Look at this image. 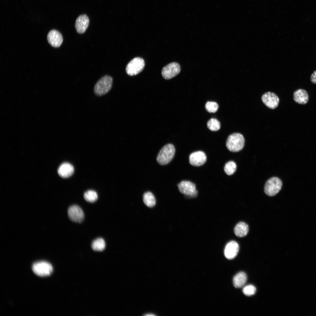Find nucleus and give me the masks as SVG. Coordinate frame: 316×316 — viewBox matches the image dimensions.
<instances>
[{"label": "nucleus", "mask_w": 316, "mask_h": 316, "mask_svg": "<svg viewBox=\"0 0 316 316\" xmlns=\"http://www.w3.org/2000/svg\"><path fill=\"white\" fill-rule=\"evenodd\" d=\"M281 180L277 177H273L266 182L264 191L267 195L272 196L276 194L280 190L282 186Z\"/></svg>", "instance_id": "obj_4"}, {"label": "nucleus", "mask_w": 316, "mask_h": 316, "mask_svg": "<svg viewBox=\"0 0 316 316\" xmlns=\"http://www.w3.org/2000/svg\"><path fill=\"white\" fill-rule=\"evenodd\" d=\"M143 200L144 204L148 207H152L156 204V200L154 195L150 192H147L143 195Z\"/></svg>", "instance_id": "obj_20"}, {"label": "nucleus", "mask_w": 316, "mask_h": 316, "mask_svg": "<svg viewBox=\"0 0 316 316\" xmlns=\"http://www.w3.org/2000/svg\"><path fill=\"white\" fill-rule=\"evenodd\" d=\"M91 247L94 251H102L104 250L106 247L105 241L102 238H97L94 240L92 242Z\"/></svg>", "instance_id": "obj_19"}, {"label": "nucleus", "mask_w": 316, "mask_h": 316, "mask_svg": "<svg viewBox=\"0 0 316 316\" xmlns=\"http://www.w3.org/2000/svg\"><path fill=\"white\" fill-rule=\"evenodd\" d=\"M84 197L87 201L93 203L97 200L98 196L96 192L93 190H90L85 192Z\"/></svg>", "instance_id": "obj_21"}, {"label": "nucleus", "mask_w": 316, "mask_h": 316, "mask_svg": "<svg viewBox=\"0 0 316 316\" xmlns=\"http://www.w3.org/2000/svg\"><path fill=\"white\" fill-rule=\"evenodd\" d=\"M262 100L264 104L269 108L273 109L276 108L279 104V99L274 93L267 92L262 96Z\"/></svg>", "instance_id": "obj_10"}, {"label": "nucleus", "mask_w": 316, "mask_h": 316, "mask_svg": "<svg viewBox=\"0 0 316 316\" xmlns=\"http://www.w3.org/2000/svg\"><path fill=\"white\" fill-rule=\"evenodd\" d=\"M32 268L35 274L41 276H46L50 275L53 270L51 265L45 261H40L34 263Z\"/></svg>", "instance_id": "obj_5"}, {"label": "nucleus", "mask_w": 316, "mask_h": 316, "mask_svg": "<svg viewBox=\"0 0 316 316\" xmlns=\"http://www.w3.org/2000/svg\"><path fill=\"white\" fill-rule=\"evenodd\" d=\"M89 20L86 15H82L76 19L75 27L77 32L80 34L84 33L87 30L89 24Z\"/></svg>", "instance_id": "obj_14"}, {"label": "nucleus", "mask_w": 316, "mask_h": 316, "mask_svg": "<svg viewBox=\"0 0 316 316\" xmlns=\"http://www.w3.org/2000/svg\"><path fill=\"white\" fill-rule=\"evenodd\" d=\"M74 171V168L71 164L65 162L59 167L58 172L59 175L63 178H68L71 176Z\"/></svg>", "instance_id": "obj_16"}, {"label": "nucleus", "mask_w": 316, "mask_h": 316, "mask_svg": "<svg viewBox=\"0 0 316 316\" xmlns=\"http://www.w3.org/2000/svg\"><path fill=\"white\" fill-rule=\"evenodd\" d=\"M247 280V276L243 272H240L236 274L233 279V284L236 288H240L243 286Z\"/></svg>", "instance_id": "obj_18"}, {"label": "nucleus", "mask_w": 316, "mask_h": 316, "mask_svg": "<svg viewBox=\"0 0 316 316\" xmlns=\"http://www.w3.org/2000/svg\"><path fill=\"white\" fill-rule=\"evenodd\" d=\"M178 186L179 191L182 194L191 197L196 196L197 195L195 185L190 181H182L178 184Z\"/></svg>", "instance_id": "obj_7"}, {"label": "nucleus", "mask_w": 316, "mask_h": 316, "mask_svg": "<svg viewBox=\"0 0 316 316\" xmlns=\"http://www.w3.org/2000/svg\"><path fill=\"white\" fill-rule=\"evenodd\" d=\"M245 140L242 134L239 133H234L228 137L226 146L230 151L236 152L242 150L245 144Z\"/></svg>", "instance_id": "obj_1"}, {"label": "nucleus", "mask_w": 316, "mask_h": 316, "mask_svg": "<svg viewBox=\"0 0 316 316\" xmlns=\"http://www.w3.org/2000/svg\"><path fill=\"white\" fill-rule=\"evenodd\" d=\"M310 80L312 83L316 84V70L314 71L310 77Z\"/></svg>", "instance_id": "obj_26"}, {"label": "nucleus", "mask_w": 316, "mask_h": 316, "mask_svg": "<svg viewBox=\"0 0 316 316\" xmlns=\"http://www.w3.org/2000/svg\"><path fill=\"white\" fill-rule=\"evenodd\" d=\"M249 231L247 224L243 222H240L235 226L234 229L235 234L238 237H242L246 236Z\"/></svg>", "instance_id": "obj_17"}, {"label": "nucleus", "mask_w": 316, "mask_h": 316, "mask_svg": "<svg viewBox=\"0 0 316 316\" xmlns=\"http://www.w3.org/2000/svg\"><path fill=\"white\" fill-rule=\"evenodd\" d=\"M68 214L70 219L74 222L81 223L84 219V212L79 206L73 205L68 208Z\"/></svg>", "instance_id": "obj_9"}, {"label": "nucleus", "mask_w": 316, "mask_h": 316, "mask_svg": "<svg viewBox=\"0 0 316 316\" xmlns=\"http://www.w3.org/2000/svg\"><path fill=\"white\" fill-rule=\"evenodd\" d=\"M145 65V62L142 58L135 57L127 65L126 68V72L130 75H136L143 70Z\"/></svg>", "instance_id": "obj_6"}, {"label": "nucleus", "mask_w": 316, "mask_h": 316, "mask_svg": "<svg viewBox=\"0 0 316 316\" xmlns=\"http://www.w3.org/2000/svg\"><path fill=\"white\" fill-rule=\"evenodd\" d=\"M207 126L210 130L212 131L218 130L220 128L219 122L217 119L214 118H211L208 121Z\"/></svg>", "instance_id": "obj_23"}, {"label": "nucleus", "mask_w": 316, "mask_h": 316, "mask_svg": "<svg viewBox=\"0 0 316 316\" xmlns=\"http://www.w3.org/2000/svg\"><path fill=\"white\" fill-rule=\"evenodd\" d=\"M180 70V66L178 63L175 62H172L163 67L162 74L164 78L169 79L177 75Z\"/></svg>", "instance_id": "obj_8"}, {"label": "nucleus", "mask_w": 316, "mask_h": 316, "mask_svg": "<svg viewBox=\"0 0 316 316\" xmlns=\"http://www.w3.org/2000/svg\"><path fill=\"white\" fill-rule=\"evenodd\" d=\"M113 79L109 75H105L101 78L95 84L94 92L97 96H102L107 93L111 89L112 85Z\"/></svg>", "instance_id": "obj_3"}, {"label": "nucleus", "mask_w": 316, "mask_h": 316, "mask_svg": "<svg viewBox=\"0 0 316 316\" xmlns=\"http://www.w3.org/2000/svg\"><path fill=\"white\" fill-rule=\"evenodd\" d=\"M175 152V148L173 145L168 144L165 145L158 154L157 157V162L161 165L167 164L174 158Z\"/></svg>", "instance_id": "obj_2"}, {"label": "nucleus", "mask_w": 316, "mask_h": 316, "mask_svg": "<svg viewBox=\"0 0 316 316\" xmlns=\"http://www.w3.org/2000/svg\"><path fill=\"white\" fill-rule=\"evenodd\" d=\"M218 104L216 102L208 101L206 102L205 105L206 110L210 113L216 112L218 109Z\"/></svg>", "instance_id": "obj_24"}, {"label": "nucleus", "mask_w": 316, "mask_h": 316, "mask_svg": "<svg viewBox=\"0 0 316 316\" xmlns=\"http://www.w3.org/2000/svg\"><path fill=\"white\" fill-rule=\"evenodd\" d=\"M207 157L202 151H197L191 153L189 156V162L191 165L195 166L202 165L206 162Z\"/></svg>", "instance_id": "obj_11"}, {"label": "nucleus", "mask_w": 316, "mask_h": 316, "mask_svg": "<svg viewBox=\"0 0 316 316\" xmlns=\"http://www.w3.org/2000/svg\"><path fill=\"white\" fill-rule=\"evenodd\" d=\"M256 288L253 285H249L245 286L243 289V293L245 295L250 296L255 294Z\"/></svg>", "instance_id": "obj_25"}, {"label": "nucleus", "mask_w": 316, "mask_h": 316, "mask_svg": "<svg viewBox=\"0 0 316 316\" xmlns=\"http://www.w3.org/2000/svg\"><path fill=\"white\" fill-rule=\"evenodd\" d=\"M47 39L49 44L55 47H59L63 41L61 34L55 30H52L49 32L47 36Z\"/></svg>", "instance_id": "obj_13"}, {"label": "nucleus", "mask_w": 316, "mask_h": 316, "mask_svg": "<svg viewBox=\"0 0 316 316\" xmlns=\"http://www.w3.org/2000/svg\"><path fill=\"white\" fill-rule=\"evenodd\" d=\"M239 249L238 243L235 241H231L226 245L224 250V255L228 259H233L237 255Z\"/></svg>", "instance_id": "obj_12"}, {"label": "nucleus", "mask_w": 316, "mask_h": 316, "mask_svg": "<svg viewBox=\"0 0 316 316\" xmlns=\"http://www.w3.org/2000/svg\"><path fill=\"white\" fill-rule=\"evenodd\" d=\"M293 99L296 103L302 104L307 103L309 99V95L305 90L300 89L296 90L293 93Z\"/></svg>", "instance_id": "obj_15"}, {"label": "nucleus", "mask_w": 316, "mask_h": 316, "mask_svg": "<svg viewBox=\"0 0 316 316\" xmlns=\"http://www.w3.org/2000/svg\"><path fill=\"white\" fill-rule=\"evenodd\" d=\"M236 165L233 161H229L225 164L224 170L225 173L228 175H231L234 173L236 169Z\"/></svg>", "instance_id": "obj_22"}]
</instances>
